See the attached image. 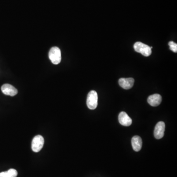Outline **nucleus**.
<instances>
[{
	"label": "nucleus",
	"instance_id": "nucleus-1",
	"mask_svg": "<svg viewBox=\"0 0 177 177\" xmlns=\"http://www.w3.org/2000/svg\"><path fill=\"white\" fill-rule=\"evenodd\" d=\"M49 57L54 65L60 64L61 62V52L58 47H52L49 52Z\"/></svg>",
	"mask_w": 177,
	"mask_h": 177
},
{
	"label": "nucleus",
	"instance_id": "nucleus-2",
	"mask_svg": "<svg viewBox=\"0 0 177 177\" xmlns=\"http://www.w3.org/2000/svg\"><path fill=\"white\" fill-rule=\"evenodd\" d=\"M134 49L137 52L141 53L145 57H148L152 54L151 47L141 42H137L134 45Z\"/></svg>",
	"mask_w": 177,
	"mask_h": 177
},
{
	"label": "nucleus",
	"instance_id": "nucleus-3",
	"mask_svg": "<svg viewBox=\"0 0 177 177\" xmlns=\"http://www.w3.org/2000/svg\"><path fill=\"white\" fill-rule=\"evenodd\" d=\"M97 92L92 90L88 92L87 99V105L91 110H94L97 107Z\"/></svg>",
	"mask_w": 177,
	"mask_h": 177
},
{
	"label": "nucleus",
	"instance_id": "nucleus-4",
	"mask_svg": "<svg viewBox=\"0 0 177 177\" xmlns=\"http://www.w3.org/2000/svg\"><path fill=\"white\" fill-rule=\"evenodd\" d=\"M44 143L43 137L38 135L34 137L32 142V149L35 153H38L42 149Z\"/></svg>",
	"mask_w": 177,
	"mask_h": 177
},
{
	"label": "nucleus",
	"instance_id": "nucleus-5",
	"mask_svg": "<svg viewBox=\"0 0 177 177\" xmlns=\"http://www.w3.org/2000/svg\"><path fill=\"white\" fill-rule=\"evenodd\" d=\"M165 125L164 122H159L156 125L154 130V136L157 139L162 138L164 137Z\"/></svg>",
	"mask_w": 177,
	"mask_h": 177
},
{
	"label": "nucleus",
	"instance_id": "nucleus-6",
	"mask_svg": "<svg viewBox=\"0 0 177 177\" xmlns=\"http://www.w3.org/2000/svg\"><path fill=\"white\" fill-rule=\"evenodd\" d=\"M1 90L3 94L11 96H15L18 93L17 90L14 87L9 84H4L2 86Z\"/></svg>",
	"mask_w": 177,
	"mask_h": 177
},
{
	"label": "nucleus",
	"instance_id": "nucleus-7",
	"mask_svg": "<svg viewBox=\"0 0 177 177\" xmlns=\"http://www.w3.org/2000/svg\"><path fill=\"white\" fill-rule=\"evenodd\" d=\"M134 83V80L132 78H122L119 80V84L121 87L126 89L129 90L133 87Z\"/></svg>",
	"mask_w": 177,
	"mask_h": 177
},
{
	"label": "nucleus",
	"instance_id": "nucleus-8",
	"mask_svg": "<svg viewBox=\"0 0 177 177\" xmlns=\"http://www.w3.org/2000/svg\"><path fill=\"white\" fill-rule=\"evenodd\" d=\"M119 121L123 126H130L132 123V120L125 112H121L119 115Z\"/></svg>",
	"mask_w": 177,
	"mask_h": 177
},
{
	"label": "nucleus",
	"instance_id": "nucleus-9",
	"mask_svg": "<svg viewBox=\"0 0 177 177\" xmlns=\"http://www.w3.org/2000/svg\"><path fill=\"white\" fill-rule=\"evenodd\" d=\"M148 102L152 106L156 107L161 104L162 97L159 94H153L149 96L148 98Z\"/></svg>",
	"mask_w": 177,
	"mask_h": 177
},
{
	"label": "nucleus",
	"instance_id": "nucleus-10",
	"mask_svg": "<svg viewBox=\"0 0 177 177\" xmlns=\"http://www.w3.org/2000/svg\"><path fill=\"white\" fill-rule=\"evenodd\" d=\"M131 144L134 150L136 152L140 151L142 146V140L139 136H134L131 139Z\"/></svg>",
	"mask_w": 177,
	"mask_h": 177
},
{
	"label": "nucleus",
	"instance_id": "nucleus-11",
	"mask_svg": "<svg viewBox=\"0 0 177 177\" xmlns=\"http://www.w3.org/2000/svg\"><path fill=\"white\" fill-rule=\"evenodd\" d=\"M17 175V171L16 170L10 169L8 171L0 173V177H16Z\"/></svg>",
	"mask_w": 177,
	"mask_h": 177
},
{
	"label": "nucleus",
	"instance_id": "nucleus-12",
	"mask_svg": "<svg viewBox=\"0 0 177 177\" xmlns=\"http://www.w3.org/2000/svg\"><path fill=\"white\" fill-rule=\"evenodd\" d=\"M169 46H170V49L174 52H177V44L175 43L174 41H169L168 43Z\"/></svg>",
	"mask_w": 177,
	"mask_h": 177
}]
</instances>
